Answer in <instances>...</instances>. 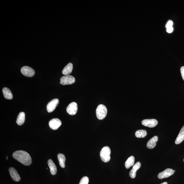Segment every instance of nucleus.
Instances as JSON below:
<instances>
[{
	"label": "nucleus",
	"instance_id": "obj_1",
	"mask_svg": "<svg viewBox=\"0 0 184 184\" xmlns=\"http://www.w3.org/2000/svg\"><path fill=\"white\" fill-rule=\"evenodd\" d=\"M13 158L24 165L28 166L32 163V158L28 152L22 150H18L15 152L12 155Z\"/></svg>",
	"mask_w": 184,
	"mask_h": 184
},
{
	"label": "nucleus",
	"instance_id": "obj_2",
	"mask_svg": "<svg viewBox=\"0 0 184 184\" xmlns=\"http://www.w3.org/2000/svg\"><path fill=\"white\" fill-rule=\"evenodd\" d=\"M111 150L109 147L105 146L101 151L100 156L102 161L107 163L110 161V159Z\"/></svg>",
	"mask_w": 184,
	"mask_h": 184
},
{
	"label": "nucleus",
	"instance_id": "obj_3",
	"mask_svg": "<svg viewBox=\"0 0 184 184\" xmlns=\"http://www.w3.org/2000/svg\"><path fill=\"white\" fill-rule=\"evenodd\" d=\"M108 110L105 105L100 104L97 108L96 114L98 119L102 120L107 115Z\"/></svg>",
	"mask_w": 184,
	"mask_h": 184
},
{
	"label": "nucleus",
	"instance_id": "obj_4",
	"mask_svg": "<svg viewBox=\"0 0 184 184\" xmlns=\"http://www.w3.org/2000/svg\"><path fill=\"white\" fill-rule=\"evenodd\" d=\"M60 80V84L65 85L73 84L75 82V79L74 77L69 75L62 77Z\"/></svg>",
	"mask_w": 184,
	"mask_h": 184
},
{
	"label": "nucleus",
	"instance_id": "obj_5",
	"mask_svg": "<svg viewBox=\"0 0 184 184\" xmlns=\"http://www.w3.org/2000/svg\"><path fill=\"white\" fill-rule=\"evenodd\" d=\"M21 72L24 76L28 77L33 76L35 74L34 70L32 68L27 66L22 68Z\"/></svg>",
	"mask_w": 184,
	"mask_h": 184
},
{
	"label": "nucleus",
	"instance_id": "obj_6",
	"mask_svg": "<svg viewBox=\"0 0 184 184\" xmlns=\"http://www.w3.org/2000/svg\"><path fill=\"white\" fill-rule=\"evenodd\" d=\"M78 106L76 103L73 102L69 104L67 108V112L69 115H74L77 113Z\"/></svg>",
	"mask_w": 184,
	"mask_h": 184
},
{
	"label": "nucleus",
	"instance_id": "obj_7",
	"mask_svg": "<svg viewBox=\"0 0 184 184\" xmlns=\"http://www.w3.org/2000/svg\"><path fill=\"white\" fill-rule=\"evenodd\" d=\"M175 170H174L171 168H167L164 171L159 174L158 177L159 179H162L165 178H167L173 175Z\"/></svg>",
	"mask_w": 184,
	"mask_h": 184
},
{
	"label": "nucleus",
	"instance_id": "obj_8",
	"mask_svg": "<svg viewBox=\"0 0 184 184\" xmlns=\"http://www.w3.org/2000/svg\"><path fill=\"white\" fill-rule=\"evenodd\" d=\"M59 103V100L55 99L50 102L47 105V110L48 113H51L55 109Z\"/></svg>",
	"mask_w": 184,
	"mask_h": 184
},
{
	"label": "nucleus",
	"instance_id": "obj_9",
	"mask_svg": "<svg viewBox=\"0 0 184 184\" xmlns=\"http://www.w3.org/2000/svg\"><path fill=\"white\" fill-rule=\"evenodd\" d=\"M61 121L59 119H54L49 122V125L50 128L53 130H57L61 125Z\"/></svg>",
	"mask_w": 184,
	"mask_h": 184
},
{
	"label": "nucleus",
	"instance_id": "obj_10",
	"mask_svg": "<svg viewBox=\"0 0 184 184\" xmlns=\"http://www.w3.org/2000/svg\"><path fill=\"white\" fill-rule=\"evenodd\" d=\"M142 123L144 126L152 128L158 125V121L155 119H147L143 120Z\"/></svg>",
	"mask_w": 184,
	"mask_h": 184
},
{
	"label": "nucleus",
	"instance_id": "obj_11",
	"mask_svg": "<svg viewBox=\"0 0 184 184\" xmlns=\"http://www.w3.org/2000/svg\"><path fill=\"white\" fill-rule=\"evenodd\" d=\"M10 174L12 179L15 181H20L21 180L20 176H19L16 170L13 167H10L9 170Z\"/></svg>",
	"mask_w": 184,
	"mask_h": 184
},
{
	"label": "nucleus",
	"instance_id": "obj_12",
	"mask_svg": "<svg viewBox=\"0 0 184 184\" xmlns=\"http://www.w3.org/2000/svg\"><path fill=\"white\" fill-rule=\"evenodd\" d=\"M141 164L139 162H137L136 164L133 165L132 169L130 172L129 175L132 178H134L136 177V172L141 167Z\"/></svg>",
	"mask_w": 184,
	"mask_h": 184
},
{
	"label": "nucleus",
	"instance_id": "obj_13",
	"mask_svg": "<svg viewBox=\"0 0 184 184\" xmlns=\"http://www.w3.org/2000/svg\"><path fill=\"white\" fill-rule=\"evenodd\" d=\"M158 140L157 136H155L151 139L147 143V146L149 149H152L156 146L157 142Z\"/></svg>",
	"mask_w": 184,
	"mask_h": 184
},
{
	"label": "nucleus",
	"instance_id": "obj_14",
	"mask_svg": "<svg viewBox=\"0 0 184 184\" xmlns=\"http://www.w3.org/2000/svg\"><path fill=\"white\" fill-rule=\"evenodd\" d=\"M48 164L52 175H56L57 172V167L53 161L51 159L48 160Z\"/></svg>",
	"mask_w": 184,
	"mask_h": 184
},
{
	"label": "nucleus",
	"instance_id": "obj_15",
	"mask_svg": "<svg viewBox=\"0 0 184 184\" xmlns=\"http://www.w3.org/2000/svg\"><path fill=\"white\" fill-rule=\"evenodd\" d=\"M184 140V125L182 127L175 141V144H179Z\"/></svg>",
	"mask_w": 184,
	"mask_h": 184
},
{
	"label": "nucleus",
	"instance_id": "obj_16",
	"mask_svg": "<svg viewBox=\"0 0 184 184\" xmlns=\"http://www.w3.org/2000/svg\"><path fill=\"white\" fill-rule=\"evenodd\" d=\"M73 65L71 63H69L63 70L62 73L64 75H69L72 72Z\"/></svg>",
	"mask_w": 184,
	"mask_h": 184
},
{
	"label": "nucleus",
	"instance_id": "obj_17",
	"mask_svg": "<svg viewBox=\"0 0 184 184\" xmlns=\"http://www.w3.org/2000/svg\"><path fill=\"white\" fill-rule=\"evenodd\" d=\"M3 92L4 97L8 100H11L13 98L12 94L10 89L4 88L3 89Z\"/></svg>",
	"mask_w": 184,
	"mask_h": 184
},
{
	"label": "nucleus",
	"instance_id": "obj_18",
	"mask_svg": "<svg viewBox=\"0 0 184 184\" xmlns=\"http://www.w3.org/2000/svg\"><path fill=\"white\" fill-rule=\"evenodd\" d=\"M25 115L24 112H20L17 117L16 121L17 124L19 125H21L23 124L25 121Z\"/></svg>",
	"mask_w": 184,
	"mask_h": 184
},
{
	"label": "nucleus",
	"instance_id": "obj_19",
	"mask_svg": "<svg viewBox=\"0 0 184 184\" xmlns=\"http://www.w3.org/2000/svg\"><path fill=\"white\" fill-rule=\"evenodd\" d=\"M134 162V157L133 156H131L125 162V166L126 168H127V169H129L131 166H133Z\"/></svg>",
	"mask_w": 184,
	"mask_h": 184
},
{
	"label": "nucleus",
	"instance_id": "obj_20",
	"mask_svg": "<svg viewBox=\"0 0 184 184\" xmlns=\"http://www.w3.org/2000/svg\"><path fill=\"white\" fill-rule=\"evenodd\" d=\"M57 157L60 166L62 168H65V158L64 155L63 154H58Z\"/></svg>",
	"mask_w": 184,
	"mask_h": 184
},
{
	"label": "nucleus",
	"instance_id": "obj_21",
	"mask_svg": "<svg viewBox=\"0 0 184 184\" xmlns=\"http://www.w3.org/2000/svg\"><path fill=\"white\" fill-rule=\"evenodd\" d=\"M147 132L146 130H140L137 131L135 132V136L137 138H144L147 135Z\"/></svg>",
	"mask_w": 184,
	"mask_h": 184
},
{
	"label": "nucleus",
	"instance_id": "obj_22",
	"mask_svg": "<svg viewBox=\"0 0 184 184\" xmlns=\"http://www.w3.org/2000/svg\"><path fill=\"white\" fill-rule=\"evenodd\" d=\"M89 181L88 178L86 176H85L81 179L79 184H88Z\"/></svg>",
	"mask_w": 184,
	"mask_h": 184
},
{
	"label": "nucleus",
	"instance_id": "obj_23",
	"mask_svg": "<svg viewBox=\"0 0 184 184\" xmlns=\"http://www.w3.org/2000/svg\"><path fill=\"white\" fill-rule=\"evenodd\" d=\"M173 25V21L171 20H169L168 21L167 23L165 25V28L166 29L171 28V27H172Z\"/></svg>",
	"mask_w": 184,
	"mask_h": 184
},
{
	"label": "nucleus",
	"instance_id": "obj_24",
	"mask_svg": "<svg viewBox=\"0 0 184 184\" xmlns=\"http://www.w3.org/2000/svg\"><path fill=\"white\" fill-rule=\"evenodd\" d=\"M173 30L174 28L173 27L166 29V32L168 33H171L173 32Z\"/></svg>",
	"mask_w": 184,
	"mask_h": 184
},
{
	"label": "nucleus",
	"instance_id": "obj_25",
	"mask_svg": "<svg viewBox=\"0 0 184 184\" xmlns=\"http://www.w3.org/2000/svg\"><path fill=\"white\" fill-rule=\"evenodd\" d=\"M181 72L182 78H183V80L184 81V66L181 67Z\"/></svg>",
	"mask_w": 184,
	"mask_h": 184
},
{
	"label": "nucleus",
	"instance_id": "obj_26",
	"mask_svg": "<svg viewBox=\"0 0 184 184\" xmlns=\"http://www.w3.org/2000/svg\"><path fill=\"white\" fill-rule=\"evenodd\" d=\"M161 184H167V182H164V183H163Z\"/></svg>",
	"mask_w": 184,
	"mask_h": 184
},
{
	"label": "nucleus",
	"instance_id": "obj_27",
	"mask_svg": "<svg viewBox=\"0 0 184 184\" xmlns=\"http://www.w3.org/2000/svg\"><path fill=\"white\" fill-rule=\"evenodd\" d=\"M7 160H8V156H7Z\"/></svg>",
	"mask_w": 184,
	"mask_h": 184
},
{
	"label": "nucleus",
	"instance_id": "obj_28",
	"mask_svg": "<svg viewBox=\"0 0 184 184\" xmlns=\"http://www.w3.org/2000/svg\"><path fill=\"white\" fill-rule=\"evenodd\" d=\"M183 161H184V160H183Z\"/></svg>",
	"mask_w": 184,
	"mask_h": 184
}]
</instances>
